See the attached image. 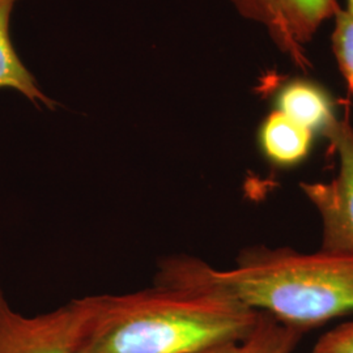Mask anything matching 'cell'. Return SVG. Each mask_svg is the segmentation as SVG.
Returning <instances> with one entry per match:
<instances>
[{
    "instance_id": "6da1fadb",
    "label": "cell",
    "mask_w": 353,
    "mask_h": 353,
    "mask_svg": "<svg viewBox=\"0 0 353 353\" xmlns=\"http://www.w3.org/2000/svg\"><path fill=\"white\" fill-rule=\"evenodd\" d=\"M76 301L77 353H204L243 338L259 316L219 292L160 278L147 290Z\"/></svg>"
},
{
    "instance_id": "7a4b0ae2",
    "label": "cell",
    "mask_w": 353,
    "mask_h": 353,
    "mask_svg": "<svg viewBox=\"0 0 353 353\" xmlns=\"http://www.w3.org/2000/svg\"><path fill=\"white\" fill-rule=\"evenodd\" d=\"M157 278L219 292L303 332L353 312L350 254L261 246L227 270L181 255L165 261Z\"/></svg>"
},
{
    "instance_id": "3957f363",
    "label": "cell",
    "mask_w": 353,
    "mask_h": 353,
    "mask_svg": "<svg viewBox=\"0 0 353 353\" xmlns=\"http://www.w3.org/2000/svg\"><path fill=\"white\" fill-rule=\"evenodd\" d=\"M326 139L336 152L339 170L330 182L301 183L321 219V250L353 255V126L339 119Z\"/></svg>"
},
{
    "instance_id": "277c9868",
    "label": "cell",
    "mask_w": 353,
    "mask_h": 353,
    "mask_svg": "<svg viewBox=\"0 0 353 353\" xmlns=\"http://www.w3.org/2000/svg\"><path fill=\"white\" fill-rule=\"evenodd\" d=\"M239 12L263 26L279 50L301 68L310 62L306 46L339 8L338 0H228Z\"/></svg>"
},
{
    "instance_id": "5b68a950",
    "label": "cell",
    "mask_w": 353,
    "mask_h": 353,
    "mask_svg": "<svg viewBox=\"0 0 353 353\" xmlns=\"http://www.w3.org/2000/svg\"><path fill=\"white\" fill-rule=\"evenodd\" d=\"M80 318L76 300L49 313L24 316L0 285V353H77Z\"/></svg>"
},
{
    "instance_id": "8992f818",
    "label": "cell",
    "mask_w": 353,
    "mask_h": 353,
    "mask_svg": "<svg viewBox=\"0 0 353 353\" xmlns=\"http://www.w3.org/2000/svg\"><path fill=\"white\" fill-rule=\"evenodd\" d=\"M274 110L323 138L339 121L336 105L327 89L303 77L290 79L280 85L274 96Z\"/></svg>"
},
{
    "instance_id": "52a82bcc",
    "label": "cell",
    "mask_w": 353,
    "mask_h": 353,
    "mask_svg": "<svg viewBox=\"0 0 353 353\" xmlns=\"http://www.w3.org/2000/svg\"><path fill=\"white\" fill-rule=\"evenodd\" d=\"M256 138L259 151L270 164L290 169L309 157L316 135L287 115L272 110L261 122Z\"/></svg>"
},
{
    "instance_id": "ba28073f",
    "label": "cell",
    "mask_w": 353,
    "mask_h": 353,
    "mask_svg": "<svg viewBox=\"0 0 353 353\" xmlns=\"http://www.w3.org/2000/svg\"><path fill=\"white\" fill-rule=\"evenodd\" d=\"M17 1L19 0H0V89H12L36 106L54 109L55 102L38 87L36 79L29 72L13 48L10 36V21Z\"/></svg>"
},
{
    "instance_id": "9c48e42d",
    "label": "cell",
    "mask_w": 353,
    "mask_h": 353,
    "mask_svg": "<svg viewBox=\"0 0 353 353\" xmlns=\"http://www.w3.org/2000/svg\"><path fill=\"white\" fill-rule=\"evenodd\" d=\"M303 334L271 316L259 313L255 326L248 335L204 353H293Z\"/></svg>"
},
{
    "instance_id": "30bf717a",
    "label": "cell",
    "mask_w": 353,
    "mask_h": 353,
    "mask_svg": "<svg viewBox=\"0 0 353 353\" xmlns=\"http://www.w3.org/2000/svg\"><path fill=\"white\" fill-rule=\"evenodd\" d=\"M332 50L339 64L341 75L353 96V14L341 7L334 13Z\"/></svg>"
},
{
    "instance_id": "8fae6325",
    "label": "cell",
    "mask_w": 353,
    "mask_h": 353,
    "mask_svg": "<svg viewBox=\"0 0 353 353\" xmlns=\"http://www.w3.org/2000/svg\"><path fill=\"white\" fill-rule=\"evenodd\" d=\"M310 353H353V321L330 330Z\"/></svg>"
},
{
    "instance_id": "7c38bea8",
    "label": "cell",
    "mask_w": 353,
    "mask_h": 353,
    "mask_svg": "<svg viewBox=\"0 0 353 353\" xmlns=\"http://www.w3.org/2000/svg\"><path fill=\"white\" fill-rule=\"evenodd\" d=\"M347 10L353 14V0H348V8Z\"/></svg>"
}]
</instances>
